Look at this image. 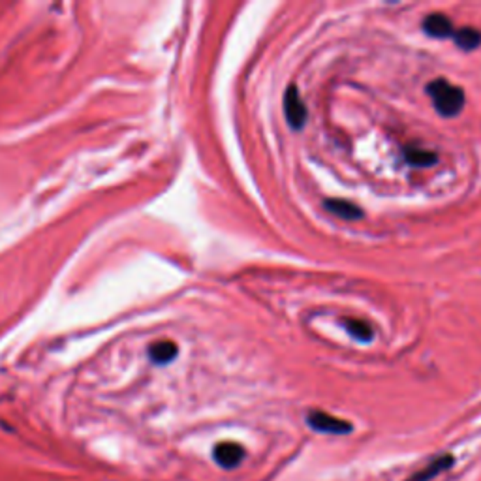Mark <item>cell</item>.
I'll return each mask as SVG.
<instances>
[{
	"mask_svg": "<svg viewBox=\"0 0 481 481\" xmlns=\"http://www.w3.org/2000/svg\"><path fill=\"white\" fill-rule=\"evenodd\" d=\"M245 455H247L245 447L235 444V442H222L213 450V457H215L217 464L226 470L237 468L245 461Z\"/></svg>",
	"mask_w": 481,
	"mask_h": 481,
	"instance_id": "cell-4",
	"label": "cell"
},
{
	"mask_svg": "<svg viewBox=\"0 0 481 481\" xmlns=\"http://www.w3.org/2000/svg\"><path fill=\"white\" fill-rule=\"evenodd\" d=\"M453 464H455V457L450 455V453H444V455H438V457L431 459L423 468L410 475L406 481H431L438 474L445 472V470H450Z\"/></svg>",
	"mask_w": 481,
	"mask_h": 481,
	"instance_id": "cell-5",
	"label": "cell"
},
{
	"mask_svg": "<svg viewBox=\"0 0 481 481\" xmlns=\"http://www.w3.org/2000/svg\"><path fill=\"white\" fill-rule=\"evenodd\" d=\"M324 207L331 215L343 218V220H359L363 217V210L346 199H325Z\"/></svg>",
	"mask_w": 481,
	"mask_h": 481,
	"instance_id": "cell-7",
	"label": "cell"
},
{
	"mask_svg": "<svg viewBox=\"0 0 481 481\" xmlns=\"http://www.w3.org/2000/svg\"><path fill=\"white\" fill-rule=\"evenodd\" d=\"M177 344L175 343H169V340H164V343H157L152 348H150L149 355L150 359L155 361V363H158V365H166V363H169L171 359H175V355H177Z\"/></svg>",
	"mask_w": 481,
	"mask_h": 481,
	"instance_id": "cell-11",
	"label": "cell"
},
{
	"mask_svg": "<svg viewBox=\"0 0 481 481\" xmlns=\"http://www.w3.org/2000/svg\"><path fill=\"white\" fill-rule=\"evenodd\" d=\"M307 425L316 433L324 434H350L354 431V425L346 419L335 417L327 412H320V410L308 412Z\"/></svg>",
	"mask_w": 481,
	"mask_h": 481,
	"instance_id": "cell-2",
	"label": "cell"
},
{
	"mask_svg": "<svg viewBox=\"0 0 481 481\" xmlns=\"http://www.w3.org/2000/svg\"><path fill=\"white\" fill-rule=\"evenodd\" d=\"M455 43L457 48L464 49V51H472V49L480 48L481 43V32L478 29H472V27H463V29L455 30Z\"/></svg>",
	"mask_w": 481,
	"mask_h": 481,
	"instance_id": "cell-9",
	"label": "cell"
},
{
	"mask_svg": "<svg viewBox=\"0 0 481 481\" xmlns=\"http://www.w3.org/2000/svg\"><path fill=\"white\" fill-rule=\"evenodd\" d=\"M423 30L425 34L433 38H450L455 34L453 21L444 13H431L423 21Z\"/></svg>",
	"mask_w": 481,
	"mask_h": 481,
	"instance_id": "cell-6",
	"label": "cell"
},
{
	"mask_svg": "<svg viewBox=\"0 0 481 481\" xmlns=\"http://www.w3.org/2000/svg\"><path fill=\"white\" fill-rule=\"evenodd\" d=\"M343 325L346 327V331H348L352 337L361 340V343H368V340H373L374 331H373V327L365 322V320L348 318V320H344Z\"/></svg>",
	"mask_w": 481,
	"mask_h": 481,
	"instance_id": "cell-10",
	"label": "cell"
},
{
	"mask_svg": "<svg viewBox=\"0 0 481 481\" xmlns=\"http://www.w3.org/2000/svg\"><path fill=\"white\" fill-rule=\"evenodd\" d=\"M284 115L288 119V124L295 130H301L307 122V108L301 100L299 90L295 85H289L284 94Z\"/></svg>",
	"mask_w": 481,
	"mask_h": 481,
	"instance_id": "cell-3",
	"label": "cell"
},
{
	"mask_svg": "<svg viewBox=\"0 0 481 481\" xmlns=\"http://www.w3.org/2000/svg\"><path fill=\"white\" fill-rule=\"evenodd\" d=\"M427 94L434 103V109L442 117H455L463 111L464 90L447 79H434L427 85Z\"/></svg>",
	"mask_w": 481,
	"mask_h": 481,
	"instance_id": "cell-1",
	"label": "cell"
},
{
	"mask_svg": "<svg viewBox=\"0 0 481 481\" xmlns=\"http://www.w3.org/2000/svg\"><path fill=\"white\" fill-rule=\"evenodd\" d=\"M404 158L406 162L412 164V166H417V168H429V166H434L438 162V155L433 152V150L419 149V147H406L404 149Z\"/></svg>",
	"mask_w": 481,
	"mask_h": 481,
	"instance_id": "cell-8",
	"label": "cell"
}]
</instances>
